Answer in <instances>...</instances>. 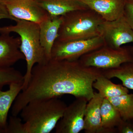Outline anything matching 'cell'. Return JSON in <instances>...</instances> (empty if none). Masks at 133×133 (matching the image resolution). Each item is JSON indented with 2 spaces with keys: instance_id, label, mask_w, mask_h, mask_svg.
Segmentation results:
<instances>
[{
  "instance_id": "3",
  "label": "cell",
  "mask_w": 133,
  "mask_h": 133,
  "mask_svg": "<svg viewBox=\"0 0 133 133\" xmlns=\"http://www.w3.org/2000/svg\"><path fill=\"white\" fill-rule=\"evenodd\" d=\"M14 25L0 27V33L14 32L19 35L21 39L20 49L24 55L26 62V70L22 85L26 88L31 77V71L36 64H42L47 61L40 39V28L34 22L17 20Z\"/></svg>"
},
{
  "instance_id": "11",
  "label": "cell",
  "mask_w": 133,
  "mask_h": 133,
  "mask_svg": "<svg viewBox=\"0 0 133 133\" xmlns=\"http://www.w3.org/2000/svg\"><path fill=\"white\" fill-rule=\"evenodd\" d=\"M105 21H112L124 16L127 0H80Z\"/></svg>"
},
{
  "instance_id": "1",
  "label": "cell",
  "mask_w": 133,
  "mask_h": 133,
  "mask_svg": "<svg viewBox=\"0 0 133 133\" xmlns=\"http://www.w3.org/2000/svg\"><path fill=\"white\" fill-rule=\"evenodd\" d=\"M102 70L84 66L79 60L50 59L36 64L31 71L27 87L15 100L11 114L16 116L29 102L69 94L88 101L95 91L93 84Z\"/></svg>"
},
{
  "instance_id": "15",
  "label": "cell",
  "mask_w": 133,
  "mask_h": 133,
  "mask_svg": "<svg viewBox=\"0 0 133 133\" xmlns=\"http://www.w3.org/2000/svg\"><path fill=\"white\" fill-rule=\"evenodd\" d=\"M23 82L14 83L9 89L2 91L0 89V127L5 129L7 125L8 114L15 100L22 90Z\"/></svg>"
},
{
  "instance_id": "19",
  "label": "cell",
  "mask_w": 133,
  "mask_h": 133,
  "mask_svg": "<svg viewBox=\"0 0 133 133\" xmlns=\"http://www.w3.org/2000/svg\"><path fill=\"white\" fill-rule=\"evenodd\" d=\"M117 109L125 121L133 120V94L124 95L107 98Z\"/></svg>"
},
{
  "instance_id": "10",
  "label": "cell",
  "mask_w": 133,
  "mask_h": 133,
  "mask_svg": "<svg viewBox=\"0 0 133 133\" xmlns=\"http://www.w3.org/2000/svg\"><path fill=\"white\" fill-rule=\"evenodd\" d=\"M20 37H15L10 34L0 35V69L12 67L16 63L25 59L20 49Z\"/></svg>"
},
{
  "instance_id": "18",
  "label": "cell",
  "mask_w": 133,
  "mask_h": 133,
  "mask_svg": "<svg viewBox=\"0 0 133 133\" xmlns=\"http://www.w3.org/2000/svg\"><path fill=\"white\" fill-rule=\"evenodd\" d=\"M102 74L109 79H118L122 82V85L133 90V60L115 69L102 70Z\"/></svg>"
},
{
  "instance_id": "22",
  "label": "cell",
  "mask_w": 133,
  "mask_h": 133,
  "mask_svg": "<svg viewBox=\"0 0 133 133\" xmlns=\"http://www.w3.org/2000/svg\"><path fill=\"white\" fill-rule=\"evenodd\" d=\"M123 16L133 30V0L126 1Z\"/></svg>"
},
{
  "instance_id": "21",
  "label": "cell",
  "mask_w": 133,
  "mask_h": 133,
  "mask_svg": "<svg viewBox=\"0 0 133 133\" xmlns=\"http://www.w3.org/2000/svg\"><path fill=\"white\" fill-rule=\"evenodd\" d=\"M5 133H26L22 119L17 116H10L5 129Z\"/></svg>"
},
{
  "instance_id": "6",
  "label": "cell",
  "mask_w": 133,
  "mask_h": 133,
  "mask_svg": "<svg viewBox=\"0 0 133 133\" xmlns=\"http://www.w3.org/2000/svg\"><path fill=\"white\" fill-rule=\"evenodd\" d=\"M105 45L100 36L85 40L66 42L56 41L51 50L50 59L76 61L84 55Z\"/></svg>"
},
{
  "instance_id": "14",
  "label": "cell",
  "mask_w": 133,
  "mask_h": 133,
  "mask_svg": "<svg viewBox=\"0 0 133 133\" xmlns=\"http://www.w3.org/2000/svg\"><path fill=\"white\" fill-rule=\"evenodd\" d=\"M51 17L62 16L69 12L89 8L80 0H36Z\"/></svg>"
},
{
  "instance_id": "24",
  "label": "cell",
  "mask_w": 133,
  "mask_h": 133,
  "mask_svg": "<svg viewBox=\"0 0 133 133\" xmlns=\"http://www.w3.org/2000/svg\"><path fill=\"white\" fill-rule=\"evenodd\" d=\"M3 19H10L15 22L17 20L10 15L6 8L0 1V20Z\"/></svg>"
},
{
  "instance_id": "4",
  "label": "cell",
  "mask_w": 133,
  "mask_h": 133,
  "mask_svg": "<svg viewBox=\"0 0 133 133\" xmlns=\"http://www.w3.org/2000/svg\"><path fill=\"white\" fill-rule=\"evenodd\" d=\"M62 16L56 40L62 42L85 40L100 36L99 26L104 21L89 8L72 11Z\"/></svg>"
},
{
  "instance_id": "5",
  "label": "cell",
  "mask_w": 133,
  "mask_h": 133,
  "mask_svg": "<svg viewBox=\"0 0 133 133\" xmlns=\"http://www.w3.org/2000/svg\"><path fill=\"white\" fill-rule=\"evenodd\" d=\"M133 60L130 47L115 49L105 45L84 55L79 59L84 66L101 70L115 69Z\"/></svg>"
},
{
  "instance_id": "16",
  "label": "cell",
  "mask_w": 133,
  "mask_h": 133,
  "mask_svg": "<svg viewBox=\"0 0 133 133\" xmlns=\"http://www.w3.org/2000/svg\"><path fill=\"white\" fill-rule=\"evenodd\" d=\"M101 125L103 133L115 132V128L122 120L117 109L107 98H104L101 104Z\"/></svg>"
},
{
  "instance_id": "20",
  "label": "cell",
  "mask_w": 133,
  "mask_h": 133,
  "mask_svg": "<svg viewBox=\"0 0 133 133\" xmlns=\"http://www.w3.org/2000/svg\"><path fill=\"white\" fill-rule=\"evenodd\" d=\"M23 81L24 76L13 67L0 69V89L12 83L23 82Z\"/></svg>"
},
{
  "instance_id": "23",
  "label": "cell",
  "mask_w": 133,
  "mask_h": 133,
  "mask_svg": "<svg viewBox=\"0 0 133 133\" xmlns=\"http://www.w3.org/2000/svg\"><path fill=\"white\" fill-rule=\"evenodd\" d=\"M131 121L122 119L116 127L117 132L119 133H133V123Z\"/></svg>"
},
{
  "instance_id": "7",
  "label": "cell",
  "mask_w": 133,
  "mask_h": 133,
  "mask_svg": "<svg viewBox=\"0 0 133 133\" xmlns=\"http://www.w3.org/2000/svg\"><path fill=\"white\" fill-rule=\"evenodd\" d=\"M99 32L105 45L113 49L133 43V30L124 16L114 21H104L99 26Z\"/></svg>"
},
{
  "instance_id": "9",
  "label": "cell",
  "mask_w": 133,
  "mask_h": 133,
  "mask_svg": "<svg viewBox=\"0 0 133 133\" xmlns=\"http://www.w3.org/2000/svg\"><path fill=\"white\" fill-rule=\"evenodd\" d=\"M10 15L17 20L41 23L49 16L36 0H0Z\"/></svg>"
},
{
  "instance_id": "8",
  "label": "cell",
  "mask_w": 133,
  "mask_h": 133,
  "mask_svg": "<svg viewBox=\"0 0 133 133\" xmlns=\"http://www.w3.org/2000/svg\"><path fill=\"white\" fill-rule=\"evenodd\" d=\"M88 101L83 98L76 99L66 107L56 126V133H78L84 130L85 113Z\"/></svg>"
},
{
  "instance_id": "12",
  "label": "cell",
  "mask_w": 133,
  "mask_h": 133,
  "mask_svg": "<svg viewBox=\"0 0 133 133\" xmlns=\"http://www.w3.org/2000/svg\"><path fill=\"white\" fill-rule=\"evenodd\" d=\"M62 22V16L51 17L49 16L38 24L40 42L48 61L50 59L51 50L57 39Z\"/></svg>"
},
{
  "instance_id": "25",
  "label": "cell",
  "mask_w": 133,
  "mask_h": 133,
  "mask_svg": "<svg viewBox=\"0 0 133 133\" xmlns=\"http://www.w3.org/2000/svg\"><path fill=\"white\" fill-rule=\"evenodd\" d=\"M130 50H131V53H132V55L133 57V43L132 45V46H130Z\"/></svg>"
},
{
  "instance_id": "17",
  "label": "cell",
  "mask_w": 133,
  "mask_h": 133,
  "mask_svg": "<svg viewBox=\"0 0 133 133\" xmlns=\"http://www.w3.org/2000/svg\"><path fill=\"white\" fill-rule=\"evenodd\" d=\"M93 87L103 98H109L129 93V89L123 85L117 84L102 74L100 75L93 84Z\"/></svg>"
},
{
  "instance_id": "13",
  "label": "cell",
  "mask_w": 133,
  "mask_h": 133,
  "mask_svg": "<svg viewBox=\"0 0 133 133\" xmlns=\"http://www.w3.org/2000/svg\"><path fill=\"white\" fill-rule=\"evenodd\" d=\"M104 98L95 92L87 102L85 113L84 129L86 133H103L101 125V104Z\"/></svg>"
},
{
  "instance_id": "2",
  "label": "cell",
  "mask_w": 133,
  "mask_h": 133,
  "mask_svg": "<svg viewBox=\"0 0 133 133\" xmlns=\"http://www.w3.org/2000/svg\"><path fill=\"white\" fill-rule=\"evenodd\" d=\"M67 105L58 98L34 100L21 111L26 133H49L55 128Z\"/></svg>"
}]
</instances>
